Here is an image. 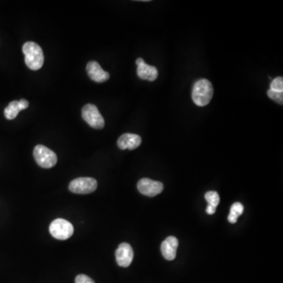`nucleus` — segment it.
<instances>
[{"label":"nucleus","mask_w":283,"mask_h":283,"mask_svg":"<svg viewBox=\"0 0 283 283\" xmlns=\"http://www.w3.org/2000/svg\"><path fill=\"white\" fill-rule=\"evenodd\" d=\"M214 90L211 82L207 79L197 80L192 90V99L198 106H207L213 96Z\"/></svg>","instance_id":"obj_1"},{"label":"nucleus","mask_w":283,"mask_h":283,"mask_svg":"<svg viewBox=\"0 0 283 283\" xmlns=\"http://www.w3.org/2000/svg\"><path fill=\"white\" fill-rule=\"evenodd\" d=\"M22 51L25 64L30 70H39L42 68L44 62V52L38 44L34 42L25 43L23 45Z\"/></svg>","instance_id":"obj_2"},{"label":"nucleus","mask_w":283,"mask_h":283,"mask_svg":"<svg viewBox=\"0 0 283 283\" xmlns=\"http://www.w3.org/2000/svg\"><path fill=\"white\" fill-rule=\"evenodd\" d=\"M33 156L37 163L44 169H51L57 164V158L56 153L43 145H37L34 148Z\"/></svg>","instance_id":"obj_3"},{"label":"nucleus","mask_w":283,"mask_h":283,"mask_svg":"<svg viewBox=\"0 0 283 283\" xmlns=\"http://www.w3.org/2000/svg\"><path fill=\"white\" fill-rule=\"evenodd\" d=\"M74 228L71 223L64 219H56L50 225V233L56 239L66 240L71 238Z\"/></svg>","instance_id":"obj_4"},{"label":"nucleus","mask_w":283,"mask_h":283,"mask_svg":"<svg viewBox=\"0 0 283 283\" xmlns=\"http://www.w3.org/2000/svg\"><path fill=\"white\" fill-rule=\"evenodd\" d=\"M98 187L96 179L90 177H80L73 179L69 186L71 192L78 195H88L93 193Z\"/></svg>","instance_id":"obj_5"},{"label":"nucleus","mask_w":283,"mask_h":283,"mask_svg":"<svg viewBox=\"0 0 283 283\" xmlns=\"http://www.w3.org/2000/svg\"><path fill=\"white\" fill-rule=\"evenodd\" d=\"M82 117L93 129H103L104 128V118L95 105H85L82 109Z\"/></svg>","instance_id":"obj_6"},{"label":"nucleus","mask_w":283,"mask_h":283,"mask_svg":"<svg viewBox=\"0 0 283 283\" xmlns=\"http://www.w3.org/2000/svg\"><path fill=\"white\" fill-rule=\"evenodd\" d=\"M138 190L142 195L148 197H154L162 193L164 190L162 182L144 178L138 182Z\"/></svg>","instance_id":"obj_7"},{"label":"nucleus","mask_w":283,"mask_h":283,"mask_svg":"<svg viewBox=\"0 0 283 283\" xmlns=\"http://www.w3.org/2000/svg\"><path fill=\"white\" fill-rule=\"evenodd\" d=\"M134 258V252L129 243L120 244L116 250V262L122 268H128L132 264Z\"/></svg>","instance_id":"obj_8"},{"label":"nucleus","mask_w":283,"mask_h":283,"mask_svg":"<svg viewBox=\"0 0 283 283\" xmlns=\"http://www.w3.org/2000/svg\"><path fill=\"white\" fill-rule=\"evenodd\" d=\"M137 65L138 77L142 80H148V81H154L158 77V69L154 66H149L145 62L144 60L139 57L136 60Z\"/></svg>","instance_id":"obj_9"},{"label":"nucleus","mask_w":283,"mask_h":283,"mask_svg":"<svg viewBox=\"0 0 283 283\" xmlns=\"http://www.w3.org/2000/svg\"><path fill=\"white\" fill-rule=\"evenodd\" d=\"M87 72L89 77L97 83H104L110 79V74L104 71L101 66L96 61H89L87 65Z\"/></svg>","instance_id":"obj_10"},{"label":"nucleus","mask_w":283,"mask_h":283,"mask_svg":"<svg viewBox=\"0 0 283 283\" xmlns=\"http://www.w3.org/2000/svg\"><path fill=\"white\" fill-rule=\"evenodd\" d=\"M179 241L176 237H168L165 241L162 242L161 249H162V255L167 261H173L176 257L177 253Z\"/></svg>","instance_id":"obj_11"},{"label":"nucleus","mask_w":283,"mask_h":283,"mask_svg":"<svg viewBox=\"0 0 283 283\" xmlns=\"http://www.w3.org/2000/svg\"><path fill=\"white\" fill-rule=\"evenodd\" d=\"M142 143L140 136L132 133H126L120 136L117 140V146L120 149H132L139 147Z\"/></svg>","instance_id":"obj_12"},{"label":"nucleus","mask_w":283,"mask_h":283,"mask_svg":"<svg viewBox=\"0 0 283 283\" xmlns=\"http://www.w3.org/2000/svg\"><path fill=\"white\" fill-rule=\"evenodd\" d=\"M28 102L25 99H21L20 101H13L9 103L4 110V115L8 120H14L17 117L21 110L28 107Z\"/></svg>","instance_id":"obj_13"},{"label":"nucleus","mask_w":283,"mask_h":283,"mask_svg":"<svg viewBox=\"0 0 283 283\" xmlns=\"http://www.w3.org/2000/svg\"><path fill=\"white\" fill-rule=\"evenodd\" d=\"M244 207L240 202H235L231 206L230 210L229 215H228V221L231 224H235L238 221V218L241 214L243 213Z\"/></svg>","instance_id":"obj_14"},{"label":"nucleus","mask_w":283,"mask_h":283,"mask_svg":"<svg viewBox=\"0 0 283 283\" xmlns=\"http://www.w3.org/2000/svg\"><path fill=\"white\" fill-rule=\"evenodd\" d=\"M205 198L209 205H212V206L216 208L217 205H219V196L217 192H215V191H209V192H207L205 194Z\"/></svg>","instance_id":"obj_15"},{"label":"nucleus","mask_w":283,"mask_h":283,"mask_svg":"<svg viewBox=\"0 0 283 283\" xmlns=\"http://www.w3.org/2000/svg\"><path fill=\"white\" fill-rule=\"evenodd\" d=\"M270 90L275 92H283V78L281 77H276L271 81Z\"/></svg>","instance_id":"obj_16"},{"label":"nucleus","mask_w":283,"mask_h":283,"mask_svg":"<svg viewBox=\"0 0 283 283\" xmlns=\"http://www.w3.org/2000/svg\"><path fill=\"white\" fill-rule=\"evenodd\" d=\"M267 95L273 101L276 102L278 104L282 105L283 92H275V91H273V90H271L269 89L267 91Z\"/></svg>","instance_id":"obj_17"},{"label":"nucleus","mask_w":283,"mask_h":283,"mask_svg":"<svg viewBox=\"0 0 283 283\" xmlns=\"http://www.w3.org/2000/svg\"><path fill=\"white\" fill-rule=\"evenodd\" d=\"M75 281H76V283H96L92 278L87 276L86 274H79L76 278Z\"/></svg>","instance_id":"obj_18"},{"label":"nucleus","mask_w":283,"mask_h":283,"mask_svg":"<svg viewBox=\"0 0 283 283\" xmlns=\"http://www.w3.org/2000/svg\"><path fill=\"white\" fill-rule=\"evenodd\" d=\"M215 209H216V208H215V207L208 205V206H207L206 212L209 214V215H212V214L215 213Z\"/></svg>","instance_id":"obj_19"}]
</instances>
